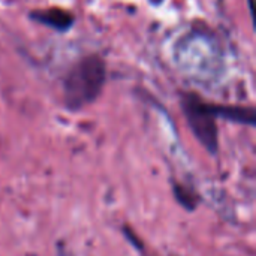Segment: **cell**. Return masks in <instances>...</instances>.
<instances>
[{"mask_svg":"<svg viewBox=\"0 0 256 256\" xmlns=\"http://www.w3.org/2000/svg\"><path fill=\"white\" fill-rule=\"evenodd\" d=\"M106 68L99 56L80 60L64 80V102L70 110H80L92 104L102 92Z\"/></svg>","mask_w":256,"mask_h":256,"instance_id":"1","label":"cell"},{"mask_svg":"<svg viewBox=\"0 0 256 256\" xmlns=\"http://www.w3.org/2000/svg\"><path fill=\"white\" fill-rule=\"evenodd\" d=\"M183 111L198 141L212 153L218 152V126L212 104L202 102L198 96L189 94L183 99Z\"/></svg>","mask_w":256,"mask_h":256,"instance_id":"2","label":"cell"},{"mask_svg":"<svg viewBox=\"0 0 256 256\" xmlns=\"http://www.w3.org/2000/svg\"><path fill=\"white\" fill-rule=\"evenodd\" d=\"M32 18L42 22V24H45V26H50V27H52L56 30H60V32L68 30L74 22V16L69 12L62 10V9L38 10V12L32 14Z\"/></svg>","mask_w":256,"mask_h":256,"instance_id":"3","label":"cell"}]
</instances>
